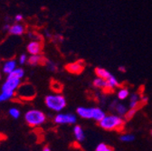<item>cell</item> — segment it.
Listing matches in <instances>:
<instances>
[{
    "instance_id": "21",
    "label": "cell",
    "mask_w": 152,
    "mask_h": 151,
    "mask_svg": "<svg viewBox=\"0 0 152 151\" xmlns=\"http://www.w3.org/2000/svg\"><path fill=\"white\" fill-rule=\"evenodd\" d=\"M8 114L9 116L14 119V120H17L21 117V111L19 110L17 108L15 107H11L9 109H8Z\"/></svg>"
},
{
    "instance_id": "6",
    "label": "cell",
    "mask_w": 152,
    "mask_h": 151,
    "mask_svg": "<svg viewBox=\"0 0 152 151\" xmlns=\"http://www.w3.org/2000/svg\"><path fill=\"white\" fill-rule=\"evenodd\" d=\"M53 122L57 125H75L77 115L71 112H59L53 117Z\"/></svg>"
},
{
    "instance_id": "13",
    "label": "cell",
    "mask_w": 152,
    "mask_h": 151,
    "mask_svg": "<svg viewBox=\"0 0 152 151\" xmlns=\"http://www.w3.org/2000/svg\"><path fill=\"white\" fill-rule=\"evenodd\" d=\"M17 68V62L15 59H8L2 64V72L8 75Z\"/></svg>"
},
{
    "instance_id": "11",
    "label": "cell",
    "mask_w": 152,
    "mask_h": 151,
    "mask_svg": "<svg viewBox=\"0 0 152 151\" xmlns=\"http://www.w3.org/2000/svg\"><path fill=\"white\" fill-rule=\"evenodd\" d=\"M141 95L139 92H132L129 97V104L128 107L129 109H139L140 107L143 104L141 101Z\"/></svg>"
},
{
    "instance_id": "26",
    "label": "cell",
    "mask_w": 152,
    "mask_h": 151,
    "mask_svg": "<svg viewBox=\"0 0 152 151\" xmlns=\"http://www.w3.org/2000/svg\"><path fill=\"white\" fill-rule=\"evenodd\" d=\"M139 109H129L127 113H126V115H125V119L126 120H131L133 117H134L136 115V113L138 112Z\"/></svg>"
},
{
    "instance_id": "14",
    "label": "cell",
    "mask_w": 152,
    "mask_h": 151,
    "mask_svg": "<svg viewBox=\"0 0 152 151\" xmlns=\"http://www.w3.org/2000/svg\"><path fill=\"white\" fill-rule=\"evenodd\" d=\"M72 132H73L74 139L77 142L82 143L85 140L86 135H85V132L81 125H74V127L72 128Z\"/></svg>"
},
{
    "instance_id": "29",
    "label": "cell",
    "mask_w": 152,
    "mask_h": 151,
    "mask_svg": "<svg viewBox=\"0 0 152 151\" xmlns=\"http://www.w3.org/2000/svg\"><path fill=\"white\" fill-rule=\"evenodd\" d=\"M23 19H24V15H21V14H17V15L15 16V21L16 23H19V22L23 21Z\"/></svg>"
},
{
    "instance_id": "25",
    "label": "cell",
    "mask_w": 152,
    "mask_h": 151,
    "mask_svg": "<svg viewBox=\"0 0 152 151\" xmlns=\"http://www.w3.org/2000/svg\"><path fill=\"white\" fill-rule=\"evenodd\" d=\"M28 36L30 37V38H32L34 41L43 42V39H44L43 35H41L40 34H38V33H35V32H30V33H28Z\"/></svg>"
},
{
    "instance_id": "8",
    "label": "cell",
    "mask_w": 152,
    "mask_h": 151,
    "mask_svg": "<svg viewBox=\"0 0 152 151\" xmlns=\"http://www.w3.org/2000/svg\"><path fill=\"white\" fill-rule=\"evenodd\" d=\"M109 106H110V109L112 111V113L117 114L119 116H121V117H124V118H125V115L129 109L128 105L124 104L123 102H121L119 100L111 101Z\"/></svg>"
},
{
    "instance_id": "35",
    "label": "cell",
    "mask_w": 152,
    "mask_h": 151,
    "mask_svg": "<svg viewBox=\"0 0 152 151\" xmlns=\"http://www.w3.org/2000/svg\"><path fill=\"white\" fill-rule=\"evenodd\" d=\"M150 134H151V137H152V130H151V132H150Z\"/></svg>"
},
{
    "instance_id": "23",
    "label": "cell",
    "mask_w": 152,
    "mask_h": 151,
    "mask_svg": "<svg viewBox=\"0 0 152 151\" xmlns=\"http://www.w3.org/2000/svg\"><path fill=\"white\" fill-rule=\"evenodd\" d=\"M15 97V94H11V93H7V92L1 91V92H0V103L7 101L11 100V99H13Z\"/></svg>"
},
{
    "instance_id": "32",
    "label": "cell",
    "mask_w": 152,
    "mask_h": 151,
    "mask_svg": "<svg viewBox=\"0 0 152 151\" xmlns=\"http://www.w3.org/2000/svg\"><path fill=\"white\" fill-rule=\"evenodd\" d=\"M42 151H51V148L48 146H45V147H44V148L42 149Z\"/></svg>"
},
{
    "instance_id": "31",
    "label": "cell",
    "mask_w": 152,
    "mask_h": 151,
    "mask_svg": "<svg viewBox=\"0 0 152 151\" xmlns=\"http://www.w3.org/2000/svg\"><path fill=\"white\" fill-rule=\"evenodd\" d=\"M5 139H6V136L0 133V143H1V142H2L3 140H5Z\"/></svg>"
},
{
    "instance_id": "4",
    "label": "cell",
    "mask_w": 152,
    "mask_h": 151,
    "mask_svg": "<svg viewBox=\"0 0 152 151\" xmlns=\"http://www.w3.org/2000/svg\"><path fill=\"white\" fill-rule=\"evenodd\" d=\"M24 119L26 123L31 128H38L44 125L47 120L46 114L37 109H28L24 115Z\"/></svg>"
},
{
    "instance_id": "33",
    "label": "cell",
    "mask_w": 152,
    "mask_h": 151,
    "mask_svg": "<svg viewBox=\"0 0 152 151\" xmlns=\"http://www.w3.org/2000/svg\"><path fill=\"white\" fill-rule=\"evenodd\" d=\"M119 70H120L121 72H125V71H126V69H125V67H122V66H121V67L119 68Z\"/></svg>"
},
{
    "instance_id": "5",
    "label": "cell",
    "mask_w": 152,
    "mask_h": 151,
    "mask_svg": "<svg viewBox=\"0 0 152 151\" xmlns=\"http://www.w3.org/2000/svg\"><path fill=\"white\" fill-rule=\"evenodd\" d=\"M36 95V90L33 84L26 82L22 83L15 92V97L23 101L33 100Z\"/></svg>"
},
{
    "instance_id": "7",
    "label": "cell",
    "mask_w": 152,
    "mask_h": 151,
    "mask_svg": "<svg viewBox=\"0 0 152 151\" xmlns=\"http://www.w3.org/2000/svg\"><path fill=\"white\" fill-rule=\"evenodd\" d=\"M21 84H22V80H20V79L7 78V80L2 84L1 91L15 94V92H16L17 89L19 88V86H20Z\"/></svg>"
},
{
    "instance_id": "27",
    "label": "cell",
    "mask_w": 152,
    "mask_h": 151,
    "mask_svg": "<svg viewBox=\"0 0 152 151\" xmlns=\"http://www.w3.org/2000/svg\"><path fill=\"white\" fill-rule=\"evenodd\" d=\"M27 62H28V56H27L26 53H22L20 56H19V58H18V63L19 64L24 65Z\"/></svg>"
},
{
    "instance_id": "17",
    "label": "cell",
    "mask_w": 152,
    "mask_h": 151,
    "mask_svg": "<svg viewBox=\"0 0 152 151\" xmlns=\"http://www.w3.org/2000/svg\"><path fill=\"white\" fill-rule=\"evenodd\" d=\"M116 95H117V99L119 101H126L127 99H129V97L130 95V91L128 87L120 86L116 91Z\"/></svg>"
},
{
    "instance_id": "30",
    "label": "cell",
    "mask_w": 152,
    "mask_h": 151,
    "mask_svg": "<svg viewBox=\"0 0 152 151\" xmlns=\"http://www.w3.org/2000/svg\"><path fill=\"white\" fill-rule=\"evenodd\" d=\"M10 26H11V25H9V24H5V25L3 26V30H4V31H7V32H8V30H9Z\"/></svg>"
},
{
    "instance_id": "36",
    "label": "cell",
    "mask_w": 152,
    "mask_h": 151,
    "mask_svg": "<svg viewBox=\"0 0 152 151\" xmlns=\"http://www.w3.org/2000/svg\"><path fill=\"white\" fill-rule=\"evenodd\" d=\"M0 63H1V58H0Z\"/></svg>"
},
{
    "instance_id": "16",
    "label": "cell",
    "mask_w": 152,
    "mask_h": 151,
    "mask_svg": "<svg viewBox=\"0 0 152 151\" xmlns=\"http://www.w3.org/2000/svg\"><path fill=\"white\" fill-rule=\"evenodd\" d=\"M8 33H9V34L15 35V36L23 35L26 33V26L20 23L13 24V25H11V26L8 30Z\"/></svg>"
},
{
    "instance_id": "24",
    "label": "cell",
    "mask_w": 152,
    "mask_h": 151,
    "mask_svg": "<svg viewBox=\"0 0 152 151\" xmlns=\"http://www.w3.org/2000/svg\"><path fill=\"white\" fill-rule=\"evenodd\" d=\"M45 65L46 68H47L49 71H56L57 70H58V66H57V64H56L54 62H53V61H51V60H48V59H46Z\"/></svg>"
},
{
    "instance_id": "34",
    "label": "cell",
    "mask_w": 152,
    "mask_h": 151,
    "mask_svg": "<svg viewBox=\"0 0 152 151\" xmlns=\"http://www.w3.org/2000/svg\"><path fill=\"white\" fill-rule=\"evenodd\" d=\"M1 78H2V73H1V71H0V80H1Z\"/></svg>"
},
{
    "instance_id": "28",
    "label": "cell",
    "mask_w": 152,
    "mask_h": 151,
    "mask_svg": "<svg viewBox=\"0 0 152 151\" xmlns=\"http://www.w3.org/2000/svg\"><path fill=\"white\" fill-rule=\"evenodd\" d=\"M52 89L55 91V92H59L62 90V85L60 82H52Z\"/></svg>"
},
{
    "instance_id": "1",
    "label": "cell",
    "mask_w": 152,
    "mask_h": 151,
    "mask_svg": "<svg viewBox=\"0 0 152 151\" xmlns=\"http://www.w3.org/2000/svg\"><path fill=\"white\" fill-rule=\"evenodd\" d=\"M98 124L100 128L106 131H121L125 127L126 119L114 113L110 114L106 113V115L100 122H98Z\"/></svg>"
},
{
    "instance_id": "9",
    "label": "cell",
    "mask_w": 152,
    "mask_h": 151,
    "mask_svg": "<svg viewBox=\"0 0 152 151\" xmlns=\"http://www.w3.org/2000/svg\"><path fill=\"white\" fill-rule=\"evenodd\" d=\"M85 62L83 60H77L72 63H69L65 66V70L72 74H81L85 69Z\"/></svg>"
},
{
    "instance_id": "22",
    "label": "cell",
    "mask_w": 152,
    "mask_h": 151,
    "mask_svg": "<svg viewBox=\"0 0 152 151\" xmlns=\"http://www.w3.org/2000/svg\"><path fill=\"white\" fill-rule=\"evenodd\" d=\"M94 151H115L112 147H110V145L106 144V143H99L96 147H95Z\"/></svg>"
},
{
    "instance_id": "10",
    "label": "cell",
    "mask_w": 152,
    "mask_h": 151,
    "mask_svg": "<svg viewBox=\"0 0 152 151\" xmlns=\"http://www.w3.org/2000/svg\"><path fill=\"white\" fill-rule=\"evenodd\" d=\"M43 47H44L43 42L32 40L26 45V50H27V53L30 55H37V54H41L42 53Z\"/></svg>"
},
{
    "instance_id": "15",
    "label": "cell",
    "mask_w": 152,
    "mask_h": 151,
    "mask_svg": "<svg viewBox=\"0 0 152 151\" xmlns=\"http://www.w3.org/2000/svg\"><path fill=\"white\" fill-rule=\"evenodd\" d=\"M46 58L42 54L37 55H30L28 57L27 63L31 66H38V65H45Z\"/></svg>"
},
{
    "instance_id": "2",
    "label": "cell",
    "mask_w": 152,
    "mask_h": 151,
    "mask_svg": "<svg viewBox=\"0 0 152 151\" xmlns=\"http://www.w3.org/2000/svg\"><path fill=\"white\" fill-rule=\"evenodd\" d=\"M76 115L83 120H90L100 122L106 115V112L103 110V109L97 106H81L76 109Z\"/></svg>"
},
{
    "instance_id": "12",
    "label": "cell",
    "mask_w": 152,
    "mask_h": 151,
    "mask_svg": "<svg viewBox=\"0 0 152 151\" xmlns=\"http://www.w3.org/2000/svg\"><path fill=\"white\" fill-rule=\"evenodd\" d=\"M92 86L96 90H102L104 92H111L112 91V90L110 89L107 81H105L104 79L99 78V77H96L93 80Z\"/></svg>"
},
{
    "instance_id": "18",
    "label": "cell",
    "mask_w": 152,
    "mask_h": 151,
    "mask_svg": "<svg viewBox=\"0 0 152 151\" xmlns=\"http://www.w3.org/2000/svg\"><path fill=\"white\" fill-rule=\"evenodd\" d=\"M25 77V70L21 67H17L10 74L7 75V78H13V79H20L22 80Z\"/></svg>"
},
{
    "instance_id": "20",
    "label": "cell",
    "mask_w": 152,
    "mask_h": 151,
    "mask_svg": "<svg viewBox=\"0 0 152 151\" xmlns=\"http://www.w3.org/2000/svg\"><path fill=\"white\" fill-rule=\"evenodd\" d=\"M135 139V136L131 133H122L120 136V140L124 143H131Z\"/></svg>"
},
{
    "instance_id": "3",
    "label": "cell",
    "mask_w": 152,
    "mask_h": 151,
    "mask_svg": "<svg viewBox=\"0 0 152 151\" xmlns=\"http://www.w3.org/2000/svg\"><path fill=\"white\" fill-rule=\"evenodd\" d=\"M45 106L53 112H62L67 106V101L63 94L55 92L53 94H48L45 98Z\"/></svg>"
},
{
    "instance_id": "19",
    "label": "cell",
    "mask_w": 152,
    "mask_h": 151,
    "mask_svg": "<svg viewBox=\"0 0 152 151\" xmlns=\"http://www.w3.org/2000/svg\"><path fill=\"white\" fill-rule=\"evenodd\" d=\"M94 71H95V74H96L97 77L104 79V80H108L110 78V76L111 75V73L108 70H106L104 68H102V67H97L96 69L94 70Z\"/></svg>"
}]
</instances>
